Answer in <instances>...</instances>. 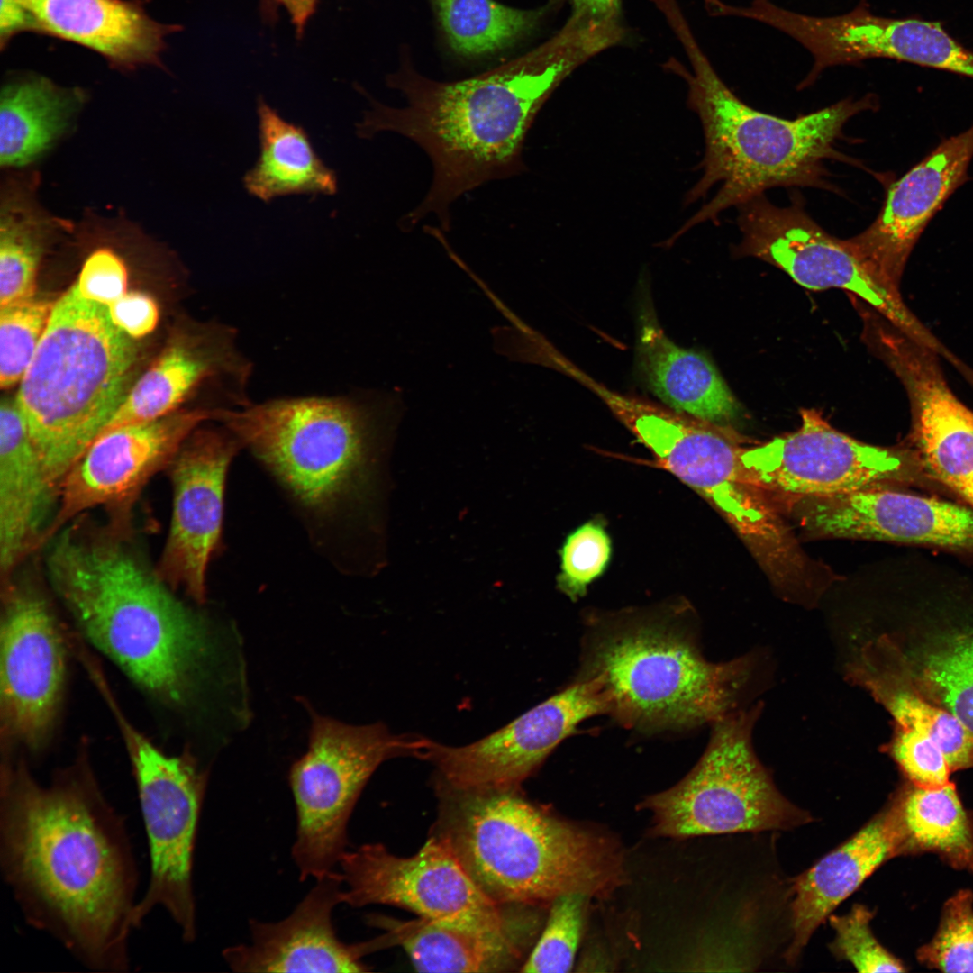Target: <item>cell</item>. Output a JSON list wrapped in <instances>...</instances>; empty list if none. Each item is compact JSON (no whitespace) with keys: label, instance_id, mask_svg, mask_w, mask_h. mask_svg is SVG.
Wrapping results in <instances>:
<instances>
[{"label":"cell","instance_id":"cell-1","mask_svg":"<svg viewBox=\"0 0 973 973\" xmlns=\"http://www.w3.org/2000/svg\"><path fill=\"white\" fill-rule=\"evenodd\" d=\"M0 781L1 874L26 923L90 970L128 971L139 872L86 758L49 784L7 758Z\"/></svg>","mask_w":973,"mask_h":973},{"label":"cell","instance_id":"cell-2","mask_svg":"<svg viewBox=\"0 0 973 973\" xmlns=\"http://www.w3.org/2000/svg\"><path fill=\"white\" fill-rule=\"evenodd\" d=\"M608 30L570 15L541 45L478 76L440 82L404 63L386 81L405 99L400 107L371 100L359 137L390 132L416 143L432 165L424 198L400 221L414 228L433 214L450 229L451 205L466 193L525 169L523 144L539 111L579 66L614 46Z\"/></svg>","mask_w":973,"mask_h":973},{"label":"cell","instance_id":"cell-3","mask_svg":"<svg viewBox=\"0 0 973 973\" xmlns=\"http://www.w3.org/2000/svg\"><path fill=\"white\" fill-rule=\"evenodd\" d=\"M48 542L46 573L86 637L143 690L184 703L205 651L202 621L114 523L79 518Z\"/></svg>","mask_w":973,"mask_h":973},{"label":"cell","instance_id":"cell-4","mask_svg":"<svg viewBox=\"0 0 973 973\" xmlns=\"http://www.w3.org/2000/svg\"><path fill=\"white\" fill-rule=\"evenodd\" d=\"M687 56L691 70L674 58L664 68L687 85L688 107L698 116L705 139L702 174L685 204L714 196L668 238L671 244L687 232L714 221L774 187H816L836 192L829 180V160L859 166L838 148L843 130L855 115L877 106L874 95L851 97L796 119L760 112L740 99L718 76L698 45L677 0L660 6Z\"/></svg>","mask_w":973,"mask_h":973},{"label":"cell","instance_id":"cell-5","mask_svg":"<svg viewBox=\"0 0 973 973\" xmlns=\"http://www.w3.org/2000/svg\"><path fill=\"white\" fill-rule=\"evenodd\" d=\"M431 835L451 850L477 887L503 906L535 907L559 896H605L623 879L607 839L526 799L519 787L459 788L436 782Z\"/></svg>","mask_w":973,"mask_h":973},{"label":"cell","instance_id":"cell-6","mask_svg":"<svg viewBox=\"0 0 973 973\" xmlns=\"http://www.w3.org/2000/svg\"><path fill=\"white\" fill-rule=\"evenodd\" d=\"M677 609L590 621L579 677L591 678L621 724L656 732L694 728L741 708L757 658L705 659Z\"/></svg>","mask_w":973,"mask_h":973},{"label":"cell","instance_id":"cell-7","mask_svg":"<svg viewBox=\"0 0 973 973\" xmlns=\"http://www.w3.org/2000/svg\"><path fill=\"white\" fill-rule=\"evenodd\" d=\"M136 357L109 307L74 284L54 304L15 398L58 492L129 391Z\"/></svg>","mask_w":973,"mask_h":973},{"label":"cell","instance_id":"cell-8","mask_svg":"<svg viewBox=\"0 0 973 973\" xmlns=\"http://www.w3.org/2000/svg\"><path fill=\"white\" fill-rule=\"evenodd\" d=\"M396 397L273 400L242 410L218 408L223 423L249 447L311 515L332 521L361 494L378 429Z\"/></svg>","mask_w":973,"mask_h":973},{"label":"cell","instance_id":"cell-9","mask_svg":"<svg viewBox=\"0 0 973 973\" xmlns=\"http://www.w3.org/2000/svg\"><path fill=\"white\" fill-rule=\"evenodd\" d=\"M762 707L758 703L740 708L714 722L694 768L676 786L644 801L657 835L788 830L812 820L778 791L754 751L752 732Z\"/></svg>","mask_w":973,"mask_h":973},{"label":"cell","instance_id":"cell-10","mask_svg":"<svg viewBox=\"0 0 973 973\" xmlns=\"http://www.w3.org/2000/svg\"><path fill=\"white\" fill-rule=\"evenodd\" d=\"M100 694L124 741L148 842L150 876L135 909V928L161 908L191 943L197 933L194 854L208 773L188 751L168 755L152 743L128 720L109 686Z\"/></svg>","mask_w":973,"mask_h":973},{"label":"cell","instance_id":"cell-11","mask_svg":"<svg viewBox=\"0 0 973 973\" xmlns=\"http://www.w3.org/2000/svg\"><path fill=\"white\" fill-rule=\"evenodd\" d=\"M311 716L307 751L289 773L296 810L291 852L301 881L335 870L347 851L350 817L376 769L396 757L422 759L430 742L394 734L379 723L350 725Z\"/></svg>","mask_w":973,"mask_h":973},{"label":"cell","instance_id":"cell-12","mask_svg":"<svg viewBox=\"0 0 973 973\" xmlns=\"http://www.w3.org/2000/svg\"><path fill=\"white\" fill-rule=\"evenodd\" d=\"M339 866L343 904L386 905L418 917L477 932L524 936L537 921L522 924L513 910L490 900L440 839L430 835L414 855L401 857L381 843L346 851ZM533 917V916H532ZM531 917V918H532ZM529 918V919H531Z\"/></svg>","mask_w":973,"mask_h":973},{"label":"cell","instance_id":"cell-13","mask_svg":"<svg viewBox=\"0 0 973 973\" xmlns=\"http://www.w3.org/2000/svg\"><path fill=\"white\" fill-rule=\"evenodd\" d=\"M741 233L735 252L762 259L814 290L841 288L860 297L889 323L916 335L923 326L847 240L823 230L805 210L799 196L787 206L764 194L737 207Z\"/></svg>","mask_w":973,"mask_h":973},{"label":"cell","instance_id":"cell-14","mask_svg":"<svg viewBox=\"0 0 973 973\" xmlns=\"http://www.w3.org/2000/svg\"><path fill=\"white\" fill-rule=\"evenodd\" d=\"M1 612L2 732L7 740L37 750L58 717L67 642L48 600L33 587L5 583Z\"/></svg>","mask_w":973,"mask_h":973},{"label":"cell","instance_id":"cell-15","mask_svg":"<svg viewBox=\"0 0 973 973\" xmlns=\"http://www.w3.org/2000/svg\"><path fill=\"white\" fill-rule=\"evenodd\" d=\"M801 426L751 448L741 459L752 479L776 498L832 496L903 480L909 455L859 441L832 427L815 410Z\"/></svg>","mask_w":973,"mask_h":973},{"label":"cell","instance_id":"cell-16","mask_svg":"<svg viewBox=\"0 0 973 973\" xmlns=\"http://www.w3.org/2000/svg\"><path fill=\"white\" fill-rule=\"evenodd\" d=\"M607 712L596 682L578 677L559 693L479 741L460 747L431 741L423 759L435 767L436 782L450 787H520L582 721Z\"/></svg>","mask_w":973,"mask_h":973},{"label":"cell","instance_id":"cell-17","mask_svg":"<svg viewBox=\"0 0 973 973\" xmlns=\"http://www.w3.org/2000/svg\"><path fill=\"white\" fill-rule=\"evenodd\" d=\"M783 511L809 538L923 544L973 552V509L874 487L832 496L784 497Z\"/></svg>","mask_w":973,"mask_h":973},{"label":"cell","instance_id":"cell-18","mask_svg":"<svg viewBox=\"0 0 973 973\" xmlns=\"http://www.w3.org/2000/svg\"><path fill=\"white\" fill-rule=\"evenodd\" d=\"M214 411L174 412L100 434L61 482L44 543L90 509L130 505L156 473L168 468L195 428L214 419Z\"/></svg>","mask_w":973,"mask_h":973},{"label":"cell","instance_id":"cell-19","mask_svg":"<svg viewBox=\"0 0 973 973\" xmlns=\"http://www.w3.org/2000/svg\"><path fill=\"white\" fill-rule=\"evenodd\" d=\"M239 444L230 431L198 432L167 468L172 514L156 569L174 591L182 589L197 603L205 600L207 566L221 542L225 478Z\"/></svg>","mask_w":973,"mask_h":973},{"label":"cell","instance_id":"cell-20","mask_svg":"<svg viewBox=\"0 0 973 973\" xmlns=\"http://www.w3.org/2000/svg\"><path fill=\"white\" fill-rule=\"evenodd\" d=\"M937 354L903 332L878 349L907 394L911 442L923 468L973 509V411L950 388Z\"/></svg>","mask_w":973,"mask_h":973},{"label":"cell","instance_id":"cell-21","mask_svg":"<svg viewBox=\"0 0 973 973\" xmlns=\"http://www.w3.org/2000/svg\"><path fill=\"white\" fill-rule=\"evenodd\" d=\"M973 124L936 146L887 188L872 223L847 239L889 286L899 290L907 260L925 227L966 180Z\"/></svg>","mask_w":973,"mask_h":973},{"label":"cell","instance_id":"cell-22","mask_svg":"<svg viewBox=\"0 0 973 973\" xmlns=\"http://www.w3.org/2000/svg\"><path fill=\"white\" fill-rule=\"evenodd\" d=\"M343 890L340 871L317 878L286 918L277 922L250 920V941L224 949V961L235 972L368 971L361 958L375 950L372 941L345 943L333 926L332 914L343 904Z\"/></svg>","mask_w":973,"mask_h":973},{"label":"cell","instance_id":"cell-23","mask_svg":"<svg viewBox=\"0 0 973 973\" xmlns=\"http://www.w3.org/2000/svg\"><path fill=\"white\" fill-rule=\"evenodd\" d=\"M905 851L896 799L851 838L792 880L791 932L786 959L794 963L834 909L888 859Z\"/></svg>","mask_w":973,"mask_h":973},{"label":"cell","instance_id":"cell-24","mask_svg":"<svg viewBox=\"0 0 973 973\" xmlns=\"http://www.w3.org/2000/svg\"><path fill=\"white\" fill-rule=\"evenodd\" d=\"M59 492L32 441L16 399L0 405V571L7 582L17 565L43 544Z\"/></svg>","mask_w":973,"mask_h":973},{"label":"cell","instance_id":"cell-25","mask_svg":"<svg viewBox=\"0 0 973 973\" xmlns=\"http://www.w3.org/2000/svg\"><path fill=\"white\" fill-rule=\"evenodd\" d=\"M248 375V364L237 350L231 328L223 325L201 335L185 336L129 389L100 434L172 414L208 377H223L243 386Z\"/></svg>","mask_w":973,"mask_h":973},{"label":"cell","instance_id":"cell-26","mask_svg":"<svg viewBox=\"0 0 973 973\" xmlns=\"http://www.w3.org/2000/svg\"><path fill=\"white\" fill-rule=\"evenodd\" d=\"M35 29L87 47L123 68L158 63L172 31L125 0H20Z\"/></svg>","mask_w":973,"mask_h":973},{"label":"cell","instance_id":"cell-27","mask_svg":"<svg viewBox=\"0 0 973 973\" xmlns=\"http://www.w3.org/2000/svg\"><path fill=\"white\" fill-rule=\"evenodd\" d=\"M641 319L636 360L649 389L676 411L733 429L742 409L712 361L675 344L650 312Z\"/></svg>","mask_w":973,"mask_h":973},{"label":"cell","instance_id":"cell-28","mask_svg":"<svg viewBox=\"0 0 973 973\" xmlns=\"http://www.w3.org/2000/svg\"><path fill=\"white\" fill-rule=\"evenodd\" d=\"M923 626L906 648L887 635L885 661L909 687L953 714L973 734V621Z\"/></svg>","mask_w":973,"mask_h":973},{"label":"cell","instance_id":"cell-29","mask_svg":"<svg viewBox=\"0 0 973 973\" xmlns=\"http://www.w3.org/2000/svg\"><path fill=\"white\" fill-rule=\"evenodd\" d=\"M39 178L29 169L7 171L0 190V307L34 296L48 247L73 221L51 214L38 200Z\"/></svg>","mask_w":973,"mask_h":973},{"label":"cell","instance_id":"cell-30","mask_svg":"<svg viewBox=\"0 0 973 973\" xmlns=\"http://www.w3.org/2000/svg\"><path fill=\"white\" fill-rule=\"evenodd\" d=\"M85 99L81 89L42 76L6 83L0 96L1 168L29 169L72 129Z\"/></svg>","mask_w":973,"mask_h":973},{"label":"cell","instance_id":"cell-31","mask_svg":"<svg viewBox=\"0 0 973 973\" xmlns=\"http://www.w3.org/2000/svg\"><path fill=\"white\" fill-rule=\"evenodd\" d=\"M381 938L401 946L418 972H505L523 966L525 936L472 931L418 917L379 918Z\"/></svg>","mask_w":973,"mask_h":973},{"label":"cell","instance_id":"cell-32","mask_svg":"<svg viewBox=\"0 0 973 973\" xmlns=\"http://www.w3.org/2000/svg\"><path fill=\"white\" fill-rule=\"evenodd\" d=\"M259 156L245 174L251 196L269 202L290 195H332L337 177L315 152L305 129L285 120L263 99L258 102Z\"/></svg>","mask_w":973,"mask_h":973},{"label":"cell","instance_id":"cell-33","mask_svg":"<svg viewBox=\"0 0 973 973\" xmlns=\"http://www.w3.org/2000/svg\"><path fill=\"white\" fill-rule=\"evenodd\" d=\"M852 59H892L973 78V52L956 41L939 23L889 18L859 8L845 32Z\"/></svg>","mask_w":973,"mask_h":973},{"label":"cell","instance_id":"cell-34","mask_svg":"<svg viewBox=\"0 0 973 973\" xmlns=\"http://www.w3.org/2000/svg\"><path fill=\"white\" fill-rule=\"evenodd\" d=\"M847 677L863 687L889 712L897 727L919 730L943 750L951 771L973 765V734L946 709L905 684L866 644L849 664Z\"/></svg>","mask_w":973,"mask_h":973},{"label":"cell","instance_id":"cell-35","mask_svg":"<svg viewBox=\"0 0 973 973\" xmlns=\"http://www.w3.org/2000/svg\"><path fill=\"white\" fill-rule=\"evenodd\" d=\"M896 801L905 851H932L973 872V822L952 783L934 789L913 786Z\"/></svg>","mask_w":973,"mask_h":973},{"label":"cell","instance_id":"cell-36","mask_svg":"<svg viewBox=\"0 0 973 973\" xmlns=\"http://www.w3.org/2000/svg\"><path fill=\"white\" fill-rule=\"evenodd\" d=\"M564 1L521 10L495 0H431L450 47L469 58L499 51L530 35Z\"/></svg>","mask_w":973,"mask_h":973},{"label":"cell","instance_id":"cell-37","mask_svg":"<svg viewBox=\"0 0 973 973\" xmlns=\"http://www.w3.org/2000/svg\"><path fill=\"white\" fill-rule=\"evenodd\" d=\"M55 303L32 296L0 307V386L21 381L41 342Z\"/></svg>","mask_w":973,"mask_h":973},{"label":"cell","instance_id":"cell-38","mask_svg":"<svg viewBox=\"0 0 973 973\" xmlns=\"http://www.w3.org/2000/svg\"><path fill=\"white\" fill-rule=\"evenodd\" d=\"M589 897L583 893H568L559 896L550 904L546 924L520 971H570L581 935L586 904Z\"/></svg>","mask_w":973,"mask_h":973},{"label":"cell","instance_id":"cell-39","mask_svg":"<svg viewBox=\"0 0 973 973\" xmlns=\"http://www.w3.org/2000/svg\"><path fill=\"white\" fill-rule=\"evenodd\" d=\"M919 960L943 972H973V894L959 891L944 905L932 940L917 953Z\"/></svg>","mask_w":973,"mask_h":973},{"label":"cell","instance_id":"cell-40","mask_svg":"<svg viewBox=\"0 0 973 973\" xmlns=\"http://www.w3.org/2000/svg\"><path fill=\"white\" fill-rule=\"evenodd\" d=\"M872 912L856 904L843 915L831 914L829 923L835 932L831 951L849 961L859 972H904L902 962L888 952L873 935L869 923Z\"/></svg>","mask_w":973,"mask_h":973},{"label":"cell","instance_id":"cell-41","mask_svg":"<svg viewBox=\"0 0 973 973\" xmlns=\"http://www.w3.org/2000/svg\"><path fill=\"white\" fill-rule=\"evenodd\" d=\"M611 555V541L604 527L588 522L566 540L561 553L560 590L569 598L583 596L587 587L605 570Z\"/></svg>","mask_w":973,"mask_h":973},{"label":"cell","instance_id":"cell-42","mask_svg":"<svg viewBox=\"0 0 973 973\" xmlns=\"http://www.w3.org/2000/svg\"><path fill=\"white\" fill-rule=\"evenodd\" d=\"M890 752L913 786L934 789L951 783V769L943 750L926 733L897 727Z\"/></svg>","mask_w":973,"mask_h":973},{"label":"cell","instance_id":"cell-43","mask_svg":"<svg viewBox=\"0 0 973 973\" xmlns=\"http://www.w3.org/2000/svg\"><path fill=\"white\" fill-rule=\"evenodd\" d=\"M108 307L114 323L131 338L150 333L159 320L156 303L138 292L125 293Z\"/></svg>","mask_w":973,"mask_h":973},{"label":"cell","instance_id":"cell-44","mask_svg":"<svg viewBox=\"0 0 973 973\" xmlns=\"http://www.w3.org/2000/svg\"><path fill=\"white\" fill-rule=\"evenodd\" d=\"M622 0H569L571 13L606 25H622Z\"/></svg>","mask_w":973,"mask_h":973},{"label":"cell","instance_id":"cell-45","mask_svg":"<svg viewBox=\"0 0 973 973\" xmlns=\"http://www.w3.org/2000/svg\"><path fill=\"white\" fill-rule=\"evenodd\" d=\"M35 29L34 20L20 0H1L0 36L4 45L16 32Z\"/></svg>","mask_w":973,"mask_h":973},{"label":"cell","instance_id":"cell-46","mask_svg":"<svg viewBox=\"0 0 973 973\" xmlns=\"http://www.w3.org/2000/svg\"><path fill=\"white\" fill-rule=\"evenodd\" d=\"M289 14L298 32H302L309 17L314 13L317 0H276Z\"/></svg>","mask_w":973,"mask_h":973},{"label":"cell","instance_id":"cell-47","mask_svg":"<svg viewBox=\"0 0 973 973\" xmlns=\"http://www.w3.org/2000/svg\"><path fill=\"white\" fill-rule=\"evenodd\" d=\"M262 1L264 2L265 6H266V12L268 13V14L269 13L271 14L273 12V5L276 2V0H262Z\"/></svg>","mask_w":973,"mask_h":973}]
</instances>
